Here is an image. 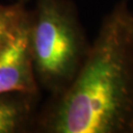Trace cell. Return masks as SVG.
Segmentation results:
<instances>
[{
	"label": "cell",
	"instance_id": "6da1fadb",
	"mask_svg": "<svg viewBox=\"0 0 133 133\" xmlns=\"http://www.w3.org/2000/svg\"><path fill=\"white\" fill-rule=\"evenodd\" d=\"M132 25L120 0L103 18L74 80L39 108L35 132L133 133Z\"/></svg>",
	"mask_w": 133,
	"mask_h": 133
},
{
	"label": "cell",
	"instance_id": "7a4b0ae2",
	"mask_svg": "<svg viewBox=\"0 0 133 133\" xmlns=\"http://www.w3.org/2000/svg\"><path fill=\"white\" fill-rule=\"evenodd\" d=\"M29 41L38 85L49 96L70 85L92 44L71 0H37L29 11Z\"/></svg>",
	"mask_w": 133,
	"mask_h": 133
},
{
	"label": "cell",
	"instance_id": "3957f363",
	"mask_svg": "<svg viewBox=\"0 0 133 133\" xmlns=\"http://www.w3.org/2000/svg\"><path fill=\"white\" fill-rule=\"evenodd\" d=\"M29 41V13L12 42L0 50V94L39 92Z\"/></svg>",
	"mask_w": 133,
	"mask_h": 133
},
{
	"label": "cell",
	"instance_id": "277c9868",
	"mask_svg": "<svg viewBox=\"0 0 133 133\" xmlns=\"http://www.w3.org/2000/svg\"><path fill=\"white\" fill-rule=\"evenodd\" d=\"M39 100L41 91L0 94V133L35 132Z\"/></svg>",
	"mask_w": 133,
	"mask_h": 133
},
{
	"label": "cell",
	"instance_id": "5b68a950",
	"mask_svg": "<svg viewBox=\"0 0 133 133\" xmlns=\"http://www.w3.org/2000/svg\"><path fill=\"white\" fill-rule=\"evenodd\" d=\"M28 13L25 3L21 1L9 5L0 4V50L16 37Z\"/></svg>",
	"mask_w": 133,
	"mask_h": 133
},
{
	"label": "cell",
	"instance_id": "8992f818",
	"mask_svg": "<svg viewBox=\"0 0 133 133\" xmlns=\"http://www.w3.org/2000/svg\"><path fill=\"white\" fill-rule=\"evenodd\" d=\"M19 1H21V2H23V3L26 4V2H28V1H30V0H19Z\"/></svg>",
	"mask_w": 133,
	"mask_h": 133
},
{
	"label": "cell",
	"instance_id": "52a82bcc",
	"mask_svg": "<svg viewBox=\"0 0 133 133\" xmlns=\"http://www.w3.org/2000/svg\"><path fill=\"white\" fill-rule=\"evenodd\" d=\"M131 35H132V43H133V25H132V33H131Z\"/></svg>",
	"mask_w": 133,
	"mask_h": 133
}]
</instances>
